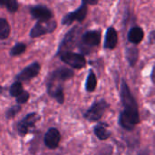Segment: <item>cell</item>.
Masks as SVG:
<instances>
[{
    "label": "cell",
    "mask_w": 155,
    "mask_h": 155,
    "mask_svg": "<svg viewBox=\"0 0 155 155\" xmlns=\"http://www.w3.org/2000/svg\"><path fill=\"white\" fill-rule=\"evenodd\" d=\"M149 39H150V43L153 44L155 42V31H153L151 32L150 34V36H149Z\"/></svg>",
    "instance_id": "cell-26"
},
{
    "label": "cell",
    "mask_w": 155,
    "mask_h": 155,
    "mask_svg": "<svg viewBox=\"0 0 155 155\" xmlns=\"http://www.w3.org/2000/svg\"><path fill=\"white\" fill-rule=\"evenodd\" d=\"M120 94L124 111L120 113L119 124L124 130L131 132L140 123L138 104L134 95L132 94L127 83L124 80L122 82Z\"/></svg>",
    "instance_id": "cell-1"
},
{
    "label": "cell",
    "mask_w": 155,
    "mask_h": 155,
    "mask_svg": "<svg viewBox=\"0 0 155 155\" xmlns=\"http://www.w3.org/2000/svg\"><path fill=\"white\" fill-rule=\"evenodd\" d=\"M24 88L22 85V83L15 81L14 84H12V85L9 88V94L12 97H18L23 92H24Z\"/></svg>",
    "instance_id": "cell-20"
},
{
    "label": "cell",
    "mask_w": 155,
    "mask_h": 155,
    "mask_svg": "<svg viewBox=\"0 0 155 155\" xmlns=\"http://www.w3.org/2000/svg\"><path fill=\"white\" fill-rule=\"evenodd\" d=\"M82 45L88 47H94L99 45L101 42V33L97 30L87 31L82 35Z\"/></svg>",
    "instance_id": "cell-12"
},
{
    "label": "cell",
    "mask_w": 155,
    "mask_h": 155,
    "mask_svg": "<svg viewBox=\"0 0 155 155\" xmlns=\"http://www.w3.org/2000/svg\"><path fill=\"white\" fill-rule=\"evenodd\" d=\"M30 14L33 18L38 21H49L53 17L52 11L45 5H37L30 8Z\"/></svg>",
    "instance_id": "cell-9"
},
{
    "label": "cell",
    "mask_w": 155,
    "mask_h": 155,
    "mask_svg": "<svg viewBox=\"0 0 155 155\" xmlns=\"http://www.w3.org/2000/svg\"><path fill=\"white\" fill-rule=\"evenodd\" d=\"M26 49V45L24 43H17L15 45H14L10 50V55L11 56H18L25 53Z\"/></svg>",
    "instance_id": "cell-22"
},
{
    "label": "cell",
    "mask_w": 155,
    "mask_h": 155,
    "mask_svg": "<svg viewBox=\"0 0 155 155\" xmlns=\"http://www.w3.org/2000/svg\"><path fill=\"white\" fill-rule=\"evenodd\" d=\"M4 91H5V88H4V87H2V86H0V94H3V93H4Z\"/></svg>",
    "instance_id": "cell-28"
},
{
    "label": "cell",
    "mask_w": 155,
    "mask_h": 155,
    "mask_svg": "<svg viewBox=\"0 0 155 155\" xmlns=\"http://www.w3.org/2000/svg\"><path fill=\"white\" fill-rule=\"evenodd\" d=\"M10 35V25L5 18H0V40L8 38Z\"/></svg>",
    "instance_id": "cell-19"
},
{
    "label": "cell",
    "mask_w": 155,
    "mask_h": 155,
    "mask_svg": "<svg viewBox=\"0 0 155 155\" xmlns=\"http://www.w3.org/2000/svg\"><path fill=\"white\" fill-rule=\"evenodd\" d=\"M74 73L72 69L65 67V66H61L52 73L49 80L59 83V82H63V81L71 79L74 77Z\"/></svg>",
    "instance_id": "cell-13"
},
{
    "label": "cell",
    "mask_w": 155,
    "mask_h": 155,
    "mask_svg": "<svg viewBox=\"0 0 155 155\" xmlns=\"http://www.w3.org/2000/svg\"><path fill=\"white\" fill-rule=\"evenodd\" d=\"M97 86V78H96V75L94 73L93 70H90L89 72V74L87 76V79H86V83H85V89L87 92L89 93H92L95 90Z\"/></svg>",
    "instance_id": "cell-18"
},
{
    "label": "cell",
    "mask_w": 155,
    "mask_h": 155,
    "mask_svg": "<svg viewBox=\"0 0 155 155\" xmlns=\"http://www.w3.org/2000/svg\"><path fill=\"white\" fill-rule=\"evenodd\" d=\"M144 37V32L143 30L139 26H134L130 29L128 33V40L130 43L138 45L140 44Z\"/></svg>",
    "instance_id": "cell-15"
},
{
    "label": "cell",
    "mask_w": 155,
    "mask_h": 155,
    "mask_svg": "<svg viewBox=\"0 0 155 155\" xmlns=\"http://www.w3.org/2000/svg\"><path fill=\"white\" fill-rule=\"evenodd\" d=\"M85 4L88 5H96L98 4V1H84Z\"/></svg>",
    "instance_id": "cell-27"
},
{
    "label": "cell",
    "mask_w": 155,
    "mask_h": 155,
    "mask_svg": "<svg viewBox=\"0 0 155 155\" xmlns=\"http://www.w3.org/2000/svg\"><path fill=\"white\" fill-rule=\"evenodd\" d=\"M0 5L5 6L11 13H15L18 9V2L15 0H0Z\"/></svg>",
    "instance_id": "cell-21"
},
{
    "label": "cell",
    "mask_w": 155,
    "mask_h": 155,
    "mask_svg": "<svg viewBox=\"0 0 155 155\" xmlns=\"http://www.w3.org/2000/svg\"><path fill=\"white\" fill-rule=\"evenodd\" d=\"M97 155H113V147L111 145H106L100 150Z\"/></svg>",
    "instance_id": "cell-25"
},
{
    "label": "cell",
    "mask_w": 155,
    "mask_h": 155,
    "mask_svg": "<svg viewBox=\"0 0 155 155\" xmlns=\"http://www.w3.org/2000/svg\"><path fill=\"white\" fill-rule=\"evenodd\" d=\"M20 110H21V106H20V105L12 106V107H10V108L6 111V113H5V117H6L7 119H12V118H14V117L20 112Z\"/></svg>",
    "instance_id": "cell-23"
},
{
    "label": "cell",
    "mask_w": 155,
    "mask_h": 155,
    "mask_svg": "<svg viewBox=\"0 0 155 155\" xmlns=\"http://www.w3.org/2000/svg\"><path fill=\"white\" fill-rule=\"evenodd\" d=\"M41 66L40 64L38 62H35L31 64H29L28 66H26L25 68H24L16 76H15V80L17 82H23V81H28L31 80L33 78H35V76L38 75L39 72H40Z\"/></svg>",
    "instance_id": "cell-8"
},
{
    "label": "cell",
    "mask_w": 155,
    "mask_h": 155,
    "mask_svg": "<svg viewBox=\"0 0 155 155\" xmlns=\"http://www.w3.org/2000/svg\"><path fill=\"white\" fill-rule=\"evenodd\" d=\"M29 97H30L29 93H27L26 91H24L18 97H16V102H17V104H25V103L28 101Z\"/></svg>",
    "instance_id": "cell-24"
},
{
    "label": "cell",
    "mask_w": 155,
    "mask_h": 155,
    "mask_svg": "<svg viewBox=\"0 0 155 155\" xmlns=\"http://www.w3.org/2000/svg\"><path fill=\"white\" fill-rule=\"evenodd\" d=\"M47 93L50 96L55 99L57 103H59L60 104H64V90H63L62 84H60L58 82L49 80L47 84Z\"/></svg>",
    "instance_id": "cell-10"
},
{
    "label": "cell",
    "mask_w": 155,
    "mask_h": 155,
    "mask_svg": "<svg viewBox=\"0 0 155 155\" xmlns=\"http://www.w3.org/2000/svg\"><path fill=\"white\" fill-rule=\"evenodd\" d=\"M61 134L56 128H50L45 134L44 143L49 149H56L59 146Z\"/></svg>",
    "instance_id": "cell-11"
},
{
    "label": "cell",
    "mask_w": 155,
    "mask_h": 155,
    "mask_svg": "<svg viewBox=\"0 0 155 155\" xmlns=\"http://www.w3.org/2000/svg\"><path fill=\"white\" fill-rule=\"evenodd\" d=\"M139 51L135 46H131L126 49V59L131 66H134L138 61Z\"/></svg>",
    "instance_id": "cell-17"
},
{
    "label": "cell",
    "mask_w": 155,
    "mask_h": 155,
    "mask_svg": "<svg viewBox=\"0 0 155 155\" xmlns=\"http://www.w3.org/2000/svg\"><path fill=\"white\" fill-rule=\"evenodd\" d=\"M118 43V35L116 30L111 26L107 29L105 34V39H104V48L113 50L116 47Z\"/></svg>",
    "instance_id": "cell-14"
},
{
    "label": "cell",
    "mask_w": 155,
    "mask_h": 155,
    "mask_svg": "<svg viewBox=\"0 0 155 155\" xmlns=\"http://www.w3.org/2000/svg\"><path fill=\"white\" fill-rule=\"evenodd\" d=\"M109 107V104H107V102L104 99L99 100L94 102L91 107L84 114V119H86L87 121L94 123V122H98L103 115L104 114L106 109Z\"/></svg>",
    "instance_id": "cell-3"
},
{
    "label": "cell",
    "mask_w": 155,
    "mask_h": 155,
    "mask_svg": "<svg viewBox=\"0 0 155 155\" xmlns=\"http://www.w3.org/2000/svg\"><path fill=\"white\" fill-rule=\"evenodd\" d=\"M87 5L85 4L84 1L82 2V5L74 11L68 13L67 15H65L63 19H62V24L65 25H71L74 21H78V22H82L85 19L86 15H87Z\"/></svg>",
    "instance_id": "cell-7"
},
{
    "label": "cell",
    "mask_w": 155,
    "mask_h": 155,
    "mask_svg": "<svg viewBox=\"0 0 155 155\" xmlns=\"http://www.w3.org/2000/svg\"><path fill=\"white\" fill-rule=\"evenodd\" d=\"M60 58L64 64L70 65L74 69H81L86 65V60L84 56L81 54L68 52V53L62 54L60 55Z\"/></svg>",
    "instance_id": "cell-6"
},
{
    "label": "cell",
    "mask_w": 155,
    "mask_h": 155,
    "mask_svg": "<svg viewBox=\"0 0 155 155\" xmlns=\"http://www.w3.org/2000/svg\"><path fill=\"white\" fill-rule=\"evenodd\" d=\"M107 127H108V124H106L104 123L98 124L97 125L94 126V133L99 140L104 141L112 136V133L107 129Z\"/></svg>",
    "instance_id": "cell-16"
},
{
    "label": "cell",
    "mask_w": 155,
    "mask_h": 155,
    "mask_svg": "<svg viewBox=\"0 0 155 155\" xmlns=\"http://www.w3.org/2000/svg\"><path fill=\"white\" fill-rule=\"evenodd\" d=\"M80 31H81V29L78 26H74L64 35L63 41L61 42V44L58 47L57 53L59 54V55H61L62 54H64V53L72 52L71 50L74 49L78 43Z\"/></svg>",
    "instance_id": "cell-2"
},
{
    "label": "cell",
    "mask_w": 155,
    "mask_h": 155,
    "mask_svg": "<svg viewBox=\"0 0 155 155\" xmlns=\"http://www.w3.org/2000/svg\"><path fill=\"white\" fill-rule=\"evenodd\" d=\"M40 119V116L36 113H30L22 119L17 124V132L20 135L24 136L28 133H31L35 128V124Z\"/></svg>",
    "instance_id": "cell-5"
},
{
    "label": "cell",
    "mask_w": 155,
    "mask_h": 155,
    "mask_svg": "<svg viewBox=\"0 0 155 155\" xmlns=\"http://www.w3.org/2000/svg\"><path fill=\"white\" fill-rule=\"evenodd\" d=\"M56 28V22L54 20L49 21H38L30 31V36L36 38L41 35L53 33Z\"/></svg>",
    "instance_id": "cell-4"
}]
</instances>
